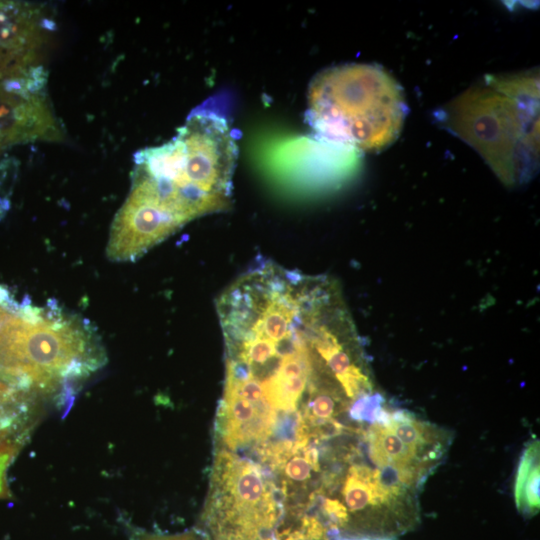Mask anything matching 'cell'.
Listing matches in <instances>:
<instances>
[{
  "instance_id": "cell-10",
  "label": "cell",
  "mask_w": 540,
  "mask_h": 540,
  "mask_svg": "<svg viewBox=\"0 0 540 540\" xmlns=\"http://www.w3.org/2000/svg\"><path fill=\"white\" fill-rule=\"evenodd\" d=\"M306 447V446H305ZM303 449L296 450L278 469L282 474L281 494L284 495L290 487H301L311 478L312 464L305 456Z\"/></svg>"
},
{
  "instance_id": "cell-12",
  "label": "cell",
  "mask_w": 540,
  "mask_h": 540,
  "mask_svg": "<svg viewBox=\"0 0 540 540\" xmlns=\"http://www.w3.org/2000/svg\"><path fill=\"white\" fill-rule=\"evenodd\" d=\"M27 406L18 402L0 404V441L11 438L17 427L21 425V416L25 415Z\"/></svg>"
},
{
  "instance_id": "cell-13",
  "label": "cell",
  "mask_w": 540,
  "mask_h": 540,
  "mask_svg": "<svg viewBox=\"0 0 540 540\" xmlns=\"http://www.w3.org/2000/svg\"><path fill=\"white\" fill-rule=\"evenodd\" d=\"M21 439L23 437H11L0 441V499L10 496L6 483V472L19 452Z\"/></svg>"
},
{
  "instance_id": "cell-15",
  "label": "cell",
  "mask_w": 540,
  "mask_h": 540,
  "mask_svg": "<svg viewBox=\"0 0 540 540\" xmlns=\"http://www.w3.org/2000/svg\"><path fill=\"white\" fill-rule=\"evenodd\" d=\"M17 390L0 380V404L17 402Z\"/></svg>"
},
{
  "instance_id": "cell-16",
  "label": "cell",
  "mask_w": 540,
  "mask_h": 540,
  "mask_svg": "<svg viewBox=\"0 0 540 540\" xmlns=\"http://www.w3.org/2000/svg\"><path fill=\"white\" fill-rule=\"evenodd\" d=\"M340 540H391L389 538L362 537V538H343Z\"/></svg>"
},
{
  "instance_id": "cell-8",
  "label": "cell",
  "mask_w": 540,
  "mask_h": 540,
  "mask_svg": "<svg viewBox=\"0 0 540 540\" xmlns=\"http://www.w3.org/2000/svg\"><path fill=\"white\" fill-rule=\"evenodd\" d=\"M382 424L429 464L441 456L443 439L440 430L433 425L421 422L404 411L389 414Z\"/></svg>"
},
{
  "instance_id": "cell-9",
  "label": "cell",
  "mask_w": 540,
  "mask_h": 540,
  "mask_svg": "<svg viewBox=\"0 0 540 540\" xmlns=\"http://www.w3.org/2000/svg\"><path fill=\"white\" fill-rule=\"evenodd\" d=\"M539 482L540 445L535 439L522 452L514 483L516 507L526 516H533L539 510Z\"/></svg>"
},
{
  "instance_id": "cell-5",
  "label": "cell",
  "mask_w": 540,
  "mask_h": 540,
  "mask_svg": "<svg viewBox=\"0 0 540 540\" xmlns=\"http://www.w3.org/2000/svg\"><path fill=\"white\" fill-rule=\"evenodd\" d=\"M46 74L37 66L0 80V149L32 141L59 142L64 131L45 92Z\"/></svg>"
},
{
  "instance_id": "cell-1",
  "label": "cell",
  "mask_w": 540,
  "mask_h": 540,
  "mask_svg": "<svg viewBox=\"0 0 540 540\" xmlns=\"http://www.w3.org/2000/svg\"><path fill=\"white\" fill-rule=\"evenodd\" d=\"M237 156L228 121L197 110L170 141L135 155L129 195L170 236L196 218L229 209Z\"/></svg>"
},
{
  "instance_id": "cell-3",
  "label": "cell",
  "mask_w": 540,
  "mask_h": 540,
  "mask_svg": "<svg viewBox=\"0 0 540 540\" xmlns=\"http://www.w3.org/2000/svg\"><path fill=\"white\" fill-rule=\"evenodd\" d=\"M406 114L399 83L377 65L328 68L309 86L306 117L318 138L359 152L392 144Z\"/></svg>"
},
{
  "instance_id": "cell-4",
  "label": "cell",
  "mask_w": 540,
  "mask_h": 540,
  "mask_svg": "<svg viewBox=\"0 0 540 540\" xmlns=\"http://www.w3.org/2000/svg\"><path fill=\"white\" fill-rule=\"evenodd\" d=\"M102 351L92 332L62 317L24 306L0 307V380L17 391L54 392L99 368Z\"/></svg>"
},
{
  "instance_id": "cell-11",
  "label": "cell",
  "mask_w": 540,
  "mask_h": 540,
  "mask_svg": "<svg viewBox=\"0 0 540 540\" xmlns=\"http://www.w3.org/2000/svg\"><path fill=\"white\" fill-rule=\"evenodd\" d=\"M383 401L378 393L362 395L353 401L349 411L350 416L357 421L383 423L389 416L382 407Z\"/></svg>"
},
{
  "instance_id": "cell-6",
  "label": "cell",
  "mask_w": 540,
  "mask_h": 540,
  "mask_svg": "<svg viewBox=\"0 0 540 540\" xmlns=\"http://www.w3.org/2000/svg\"><path fill=\"white\" fill-rule=\"evenodd\" d=\"M33 4L0 1V80L19 77L37 67L47 27Z\"/></svg>"
},
{
  "instance_id": "cell-7",
  "label": "cell",
  "mask_w": 540,
  "mask_h": 540,
  "mask_svg": "<svg viewBox=\"0 0 540 540\" xmlns=\"http://www.w3.org/2000/svg\"><path fill=\"white\" fill-rule=\"evenodd\" d=\"M371 460L381 468L392 467L418 480L429 464L406 446L382 423H373L367 434Z\"/></svg>"
},
{
  "instance_id": "cell-14",
  "label": "cell",
  "mask_w": 540,
  "mask_h": 540,
  "mask_svg": "<svg viewBox=\"0 0 540 540\" xmlns=\"http://www.w3.org/2000/svg\"><path fill=\"white\" fill-rule=\"evenodd\" d=\"M131 540H200L192 533L181 534H158L151 533L139 529H135L130 533Z\"/></svg>"
},
{
  "instance_id": "cell-2",
  "label": "cell",
  "mask_w": 540,
  "mask_h": 540,
  "mask_svg": "<svg viewBox=\"0 0 540 540\" xmlns=\"http://www.w3.org/2000/svg\"><path fill=\"white\" fill-rule=\"evenodd\" d=\"M441 123L482 156L506 184L526 179L539 150L535 75L488 76L440 111Z\"/></svg>"
}]
</instances>
